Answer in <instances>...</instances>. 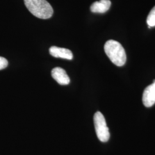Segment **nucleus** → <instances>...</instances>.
I'll use <instances>...</instances> for the list:
<instances>
[{"instance_id":"f257e3e1","label":"nucleus","mask_w":155,"mask_h":155,"mask_svg":"<svg viewBox=\"0 0 155 155\" xmlns=\"http://www.w3.org/2000/svg\"><path fill=\"white\" fill-rule=\"evenodd\" d=\"M106 54L111 62L117 66H123L127 61V55L122 45L119 42L110 40L104 45Z\"/></svg>"},{"instance_id":"f03ea898","label":"nucleus","mask_w":155,"mask_h":155,"mask_svg":"<svg viewBox=\"0 0 155 155\" xmlns=\"http://www.w3.org/2000/svg\"><path fill=\"white\" fill-rule=\"evenodd\" d=\"M25 5L35 16L41 19H48L52 16L54 10L46 0H24Z\"/></svg>"},{"instance_id":"7ed1b4c3","label":"nucleus","mask_w":155,"mask_h":155,"mask_svg":"<svg viewBox=\"0 0 155 155\" xmlns=\"http://www.w3.org/2000/svg\"><path fill=\"white\" fill-rule=\"evenodd\" d=\"M94 123L98 139L101 142H107L110 138V133L109 128L107 127L105 118L100 111L96 112L94 114Z\"/></svg>"},{"instance_id":"20e7f679","label":"nucleus","mask_w":155,"mask_h":155,"mask_svg":"<svg viewBox=\"0 0 155 155\" xmlns=\"http://www.w3.org/2000/svg\"><path fill=\"white\" fill-rule=\"evenodd\" d=\"M143 102L145 107H152L155 104V80L144 90L143 94Z\"/></svg>"},{"instance_id":"39448f33","label":"nucleus","mask_w":155,"mask_h":155,"mask_svg":"<svg viewBox=\"0 0 155 155\" xmlns=\"http://www.w3.org/2000/svg\"><path fill=\"white\" fill-rule=\"evenodd\" d=\"M51 75L58 83L61 85L68 84L70 82V79L66 71L61 67H55L52 69Z\"/></svg>"},{"instance_id":"423d86ee","label":"nucleus","mask_w":155,"mask_h":155,"mask_svg":"<svg viewBox=\"0 0 155 155\" xmlns=\"http://www.w3.org/2000/svg\"><path fill=\"white\" fill-rule=\"evenodd\" d=\"M49 51L51 55L55 58H62L67 60H72L73 58L72 52L67 48L52 46L50 48Z\"/></svg>"},{"instance_id":"0eeeda50","label":"nucleus","mask_w":155,"mask_h":155,"mask_svg":"<svg viewBox=\"0 0 155 155\" xmlns=\"http://www.w3.org/2000/svg\"><path fill=\"white\" fill-rule=\"evenodd\" d=\"M110 6V0H100L95 2L91 5L90 10L93 13H104L109 9Z\"/></svg>"},{"instance_id":"6e6552de","label":"nucleus","mask_w":155,"mask_h":155,"mask_svg":"<svg viewBox=\"0 0 155 155\" xmlns=\"http://www.w3.org/2000/svg\"><path fill=\"white\" fill-rule=\"evenodd\" d=\"M147 22L149 26V28L153 27L155 26V6L152 8V9L148 16L147 19Z\"/></svg>"},{"instance_id":"1a4fd4ad","label":"nucleus","mask_w":155,"mask_h":155,"mask_svg":"<svg viewBox=\"0 0 155 155\" xmlns=\"http://www.w3.org/2000/svg\"><path fill=\"white\" fill-rule=\"evenodd\" d=\"M8 65V61L5 58L0 56V70L5 68Z\"/></svg>"}]
</instances>
